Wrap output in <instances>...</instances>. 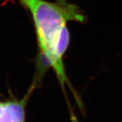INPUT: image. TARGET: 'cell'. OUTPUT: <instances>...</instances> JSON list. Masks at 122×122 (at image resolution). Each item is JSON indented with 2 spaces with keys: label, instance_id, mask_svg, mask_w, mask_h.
Listing matches in <instances>:
<instances>
[{
  "label": "cell",
  "instance_id": "cell-1",
  "mask_svg": "<svg viewBox=\"0 0 122 122\" xmlns=\"http://www.w3.org/2000/svg\"><path fill=\"white\" fill-rule=\"evenodd\" d=\"M30 14L38 46L37 71L33 85L40 83L47 70L52 69L61 87L66 85L73 91L66 74L64 56L70 44L68 23H85L86 16L78 5L68 0H18Z\"/></svg>",
  "mask_w": 122,
  "mask_h": 122
},
{
  "label": "cell",
  "instance_id": "cell-2",
  "mask_svg": "<svg viewBox=\"0 0 122 122\" xmlns=\"http://www.w3.org/2000/svg\"><path fill=\"white\" fill-rule=\"evenodd\" d=\"M34 88L31 86L20 100L0 101V122H25L26 103Z\"/></svg>",
  "mask_w": 122,
  "mask_h": 122
}]
</instances>
